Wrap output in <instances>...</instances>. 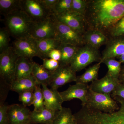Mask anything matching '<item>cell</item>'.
<instances>
[{"instance_id":"6da1fadb","label":"cell","mask_w":124,"mask_h":124,"mask_svg":"<svg viewBox=\"0 0 124 124\" xmlns=\"http://www.w3.org/2000/svg\"><path fill=\"white\" fill-rule=\"evenodd\" d=\"M86 31L94 29L106 35L124 16V0H88L84 14Z\"/></svg>"},{"instance_id":"7a4b0ae2","label":"cell","mask_w":124,"mask_h":124,"mask_svg":"<svg viewBox=\"0 0 124 124\" xmlns=\"http://www.w3.org/2000/svg\"><path fill=\"white\" fill-rule=\"evenodd\" d=\"M120 104L118 110L112 113H105L82 106L73 114L78 124H124V100L116 98Z\"/></svg>"},{"instance_id":"3957f363","label":"cell","mask_w":124,"mask_h":124,"mask_svg":"<svg viewBox=\"0 0 124 124\" xmlns=\"http://www.w3.org/2000/svg\"><path fill=\"white\" fill-rule=\"evenodd\" d=\"M5 17L6 29L16 39L29 35L35 22L22 10Z\"/></svg>"},{"instance_id":"277c9868","label":"cell","mask_w":124,"mask_h":124,"mask_svg":"<svg viewBox=\"0 0 124 124\" xmlns=\"http://www.w3.org/2000/svg\"><path fill=\"white\" fill-rule=\"evenodd\" d=\"M85 106L90 109L108 113L118 110L120 108L117 102L111 95L96 93L90 88Z\"/></svg>"},{"instance_id":"5b68a950","label":"cell","mask_w":124,"mask_h":124,"mask_svg":"<svg viewBox=\"0 0 124 124\" xmlns=\"http://www.w3.org/2000/svg\"><path fill=\"white\" fill-rule=\"evenodd\" d=\"M101 59V56L98 50L85 44L79 47L69 66L76 73L94 62H100Z\"/></svg>"},{"instance_id":"8992f818","label":"cell","mask_w":124,"mask_h":124,"mask_svg":"<svg viewBox=\"0 0 124 124\" xmlns=\"http://www.w3.org/2000/svg\"><path fill=\"white\" fill-rule=\"evenodd\" d=\"M19 57L10 46L0 54V78L10 84L15 80L16 62Z\"/></svg>"},{"instance_id":"52a82bcc","label":"cell","mask_w":124,"mask_h":124,"mask_svg":"<svg viewBox=\"0 0 124 124\" xmlns=\"http://www.w3.org/2000/svg\"><path fill=\"white\" fill-rule=\"evenodd\" d=\"M56 20L54 15L34 22L29 35L36 39L55 38Z\"/></svg>"},{"instance_id":"ba28073f","label":"cell","mask_w":124,"mask_h":124,"mask_svg":"<svg viewBox=\"0 0 124 124\" xmlns=\"http://www.w3.org/2000/svg\"><path fill=\"white\" fill-rule=\"evenodd\" d=\"M55 38L62 44L77 46L85 45L83 35L56 20Z\"/></svg>"},{"instance_id":"9c48e42d","label":"cell","mask_w":124,"mask_h":124,"mask_svg":"<svg viewBox=\"0 0 124 124\" xmlns=\"http://www.w3.org/2000/svg\"><path fill=\"white\" fill-rule=\"evenodd\" d=\"M13 47L19 57L32 59L34 57H37L41 59L35 40L30 36L16 39Z\"/></svg>"},{"instance_id":"30bf717a","label":"cell","mask_w":124,"mask_h":124,"mask_svg":"<svg viewBox=\"0 0 124 124\" xmlns=\"http://www.w3.org/2000/svg\"><path fill=\"white\" fill-rule=\"evenodd\" d=\"M76 72L71 69L69 65L59 66L56 70L53 72L49 86L53 89L58 90L68 83L75 82Z\"/></svg>"},{"instance_id":"8fae6325","label":"cell","mask_w":124,"mask_h":124,"mask_svg":"<svg viewBox=\"0 0 124 124\" xmlns=\"http://www.w3.org/2000/svg\"><path fill=\"white\" fill-rule=\"evenodd\" d=\"M58 22L66 24L84 35L86 31L84 16L69 11L54 16Z\"/></svg>"},{"instance_id":"7c38bea8","label":"cell","mask_w":124,"mask_h":124,"mask_svg":"<svg viewBox=\"0 0 124 124\" xmlns=\"http://www.w3.org/2000/svg\"><path fill=\"white\" fill-rule=\"evenodd\" d=\"M22 10L34 22H37L52 15L39 0H21Z\"/></svg>"},{"instance_id":"4fadbf2b","label":"cell","mask_w":124,"mask_h":124,"mask_svg":"<svg viewBox=\"0 0 124 124\" xmlns=\"http://www.w3.org/2000/svg\"><path fill=\"white\" fill-rule=\"evenodd\" d=\"M89 89L88 84L76 83L75 84L69 85L68 88L60 92V94L63 102L78 99L81 101L82 106H85Z\"/></svg>"},{"instance_id":"5bb4252c","label":"cell","mask_w":124,"mask_h":124,"mask_svg":"<svg viewBox=\"0 0 124 124\" xmlns=\"http://www.w3.org/2000/svg\"><path fill=\"white\" fill-rule=\"evenodd\" d=\"M120 83L119 79L112 77L106 73L103 77L97 79L89 85V88L92 91L100 93L111 95Z\"/></svg>"},{"instance_id":"9a60e30c","label":"cell","mask_w":124,"mask_h":124,"mask_svg":"<svg viewBox=\"0 0 124 124\" xmlns=\"http://www.w3.org/2000/svg\"><path fill=\"white\" fill-rule=\"evenodd\" d=\"M31 112L29 108L23 105H9L8 114L9 124H30Z\"/></svg>"},{"instance_id":"2e32d148","label":"cell","mask_w":124,"mask_h":124,"mask_svg":"<svg viewBox=\"0 0 124 124\" xmlns=\"http://www.w3.org/2000/svg\"><path fill=\"white\" fill-rule=\"evenodd\" d=\"M42 86L45 107L57 112L62 110L63 102L60 92L57 90L49 88L45 85H42Z\"/></svg>"},{"instance_id":"e0dca14e","label":"cell","mask_w":124,"mask_h":124,"mask_svg":"<svg viewBox=\"0 0 124 124\" xmlns=\"http://www.w3.org/2000/svg\"><path fill=\"white\" fill-rule=\"evenodd\" d=\"M107 44L101 55V63L105 59L117 58L124 54V36L113 37Z\"/></svg>"},{"instance_id":"ac0fdd59","label":"cell","mask_w":124,"mask_h":124,"mask_svg":"<svg viewBox=\"0 0 124 124\" xmlns=\"http://www.w3.org/2000/svg\"><path fill=\"white\" fill-rule=\"evenodd\" d=\"M83 36L85 44L98 50L102 45L107 44L109 40L105 33L98 30H87Z\"/></svg>"},{"instance_id":"d6986e66","label":"cell","mask_w":124,"mask_h":124,"mask_svg":"<svg viewBox=\"0 0 124 124\" xmlns=\"http://www.w3.org/2000/svg\"><path fill=\"white\" fill-rule=\"evenodd\" d=\"M35 63L32 59L28 58L23 57L18 58L16 62L14 81L31 76Z\"/></svg>"},{"instance_id":"ffe728a7","label":"cell","mask_w":124,"mask_h":124,"mask_svg":"<svg viewBox=\"0 0 124 124\" xmlns=\"http://www.w3.org/2000/svg\"><path fill=\"white\" fill-rule=\"evenodd\" d=\"M58 112L45 107L39 111L33 110L31 112L30 124H53Z\"/></svg>"},{"instance_id":"44dd1931","label":"cell","mask_w":124,"mask_h":124,"mask_svg":"<svg viewBox=\"0 0 124 124\" xmlns=\"http://www.w3.org/2000/svg\"><path fill=\"white\" fill-rule=\"evenodd\" d=\"M34 39L42 60L45 58H48L50 52L55 49H58L61 44V42L55 38Z\"/></svg>"},{"instance_id":"7402d4cb","label":"cell","mask_w":124,"mask_h":124,"mask_svg":"<svg viewBox=\"0 0 124 124\" xmlns=\"http://www.w3.org/2000/svg\"><path fill=\"white\" fill-rule=\"evenodd\" d=\"M40 85L33 76L14 81L11 84V90L18 93L24 91L35 89L36 86Z\"/></svg>"},{"instance_id":"603a6c76","label":"cell","mask_w":124,"mask_h":124,"mask_svg":"<svg viewBox=\"0 0 124 124\" xmlns=\"http://www.w3.org/2000/svg\"><path fill=\"white\" fill-rule=\"evenodd\" d=\"M53 72L45 68L43 65H40L35 62L31 75L39 84L48 86L49 84Z\"/></svg>"},{"instance_id":"cb8c5ba5","label":"cell","mask_w":124,"mask_h":124,"mask_svg":"<svg viewBox=\"0 0 124 124\" xmlns=\"http://www.w3.org/2000/svg\"><path fill=\"white\" fill-rule=\"evenodd\" d=\"M79 47L61 43L58 48L61 53V59L59 62L60 65H70Z\"/></svg>"},{"instance_id":"d4e9b609","label":"cell","mask_w":124,"mask_h":124,"mask_svg":"<svg viewBox=\"0 0 124 124\" xmlns=\"http://www.w3.org/2000/svg\"><path fill=\"white\" fill-rule=\"evenodd\" d=\"M101 64V63L99 62L89 67L82 75L77 76L76 83L87 84L89 82H92L98 79Z\"/></svg>"},{"instance_id":"484cf974","label":"cell","mask_w":124,"mask_h":124,"mask_svg":"<svg viewBox=\"0 0 124 124\" xmlns=\"http://www.w3.org/2000/svg\"><path fill=\"white\" fill-rule=\"evenodd\" d=\"M21 0H0V12L5 17L22 10Z\"/></svg>"},{"instance_id":"4316f807","label":"cell","mask_w":124,"mask_h":124,"mask_svg":"<svg viewBox=\"0 0 124 124\" xmlns=\"http://www.w3.org/2000/svg\"><path fill=\"white\" fill-rule=\"evenodd\" d=\"M102 63H104L107 67V74L114 78L119 79L122 66L121 63L119 61L115 58L107 59L103 60Z\"/></svg>"},{"instance_id":"83f0119b","label":"cell","mask_w":124,"mask_h":124,"mask_svg":"<svg viewBox=\"0 0 124 124\" xmlns=\"http://www.w3.org/2000/svg\"><path fill=\"white\" fill-rule=\"evenodd\" d=\"M73 119V114L70 108L63 107L58 112L53 124H70Z\"/></svg>"},{"instance_id":"f1b7e54d","label":"cell","mask_w":124,"mask_h":124,"mask_svg":"<svg viewBox=\"0 0 124 124\" xmlns=\"http://www.w3.org/2000/svg\"><path fill=\"white\" fill-rule=\"evenodd\" d=\"M40 85H39L36 86L34 91L33 105L34 109L33 110L37 112L41 111L45 107L44 95L42 89L40 88Z\"/></svg>"},{"instance_id":"f546056e","label":"cell","mask_w":124,"mask_h":124,"mask_svg":"<svg viewBox=\"0 0 124 124\" xmlns=\"http://www.w3.org/2000/svg\"><path fill=\"white\" fill-rule=\"evenodd\" d=\"M72 0H58L52 11L53 15H59L70 11Z\"/></svg>"},{"instance_id":"4dcf8cb0","label":"cell","mask_w":124,"mask_h":124,"mask_svg":"<svg viewBox=\"0 0 124 124\" xmlns=\"http://www.w3.org/2000/svg\"><path fill=\"white\" fill-rule=\"evenodd\" d=\"M34 90L24 91L19 94V100L22 102V105L27 107L33 104L34 101Z\"/></svg>"},{"instance_id":"1f68e13d","label":"cell","mask_w":124,"mask_h":124,"mask_svg":"<svg viewBox=\"0 0 124 124\" xmlns=\"http://www.w3.org/2000/svg\"><path fill=\"white\" fill-rule=\"evenodd\" d=\"M108 34L112 37L124 36V16L116 23Z\"/></svg>"},{"instance_id":"d6a6232c","label":"cell","mask_w":124,"mask_h":124,"mask_svg":"<svg viewBox=\"0 0 124 124\" xmlns=\"http://www.w3.org/2000/svg\"><path fill=\"white\" fill-rule=\"evenodd\" d=\"M9 32L6 28H1L0 30V52L2 53L10 46Z\"/></svg>"},{"instance_id":"836d02e7","label":"cell","mask_w":124,"mask_h":124,"mask_svg":"<svg viewBox=\"0 0 124 124\" xmlns=\"http://www.w3.org/2000/svg\"><path fill=\"white\" fill-rule=\"evenodd\" d=\"M11 85L5 80L0 78V104L5 103L9 90Z\"/></svg>"},{"instance_id":"e575fe53","label":"cell","mask_w":124,"mask_h":124,"mask_svg":"<svg viewBox=\"0 0 124 124\" xmlns=\"http://www.w3.org/2000/svg\"><path fill=\"white\" fill-rule=\"evenodd\" d=\"M88 0H72L71 11L84 15Z\"/></svg>"},{"instance_id":"d590c367","label":"cell","mask_w":124,"mask_h":124,"mask_svg":"<svg viewBox=\"0 0 124 124\" xmlns=\"http://www.w3.org/2000/svg\"><path fill=\"white\" fill-rule=\"evenodd\" d=\"M42 60L43 67L50 71L54 72L60 66L59 62L57 60L48 58H45Z\"/></svg>"},{"instance_id":"8d00e7d4","label":"cell","mask_w":124,"mask_h":124,"mask_svg":"<svg viewBox=\"0 0 124 124\" xmlns=\"http://www.w3.org/2000/svg\"><path fill=\"white\" fill-rule=\"evenodd\" d=\"M9 105L0 104V124H9L8 110Z\"/></svg>"},{"instance_id":"74e56055","label":"cell","mask_w":124,"mask_h":124,"mask_svg":"<svg viewBox=\"0 0 124 124\" xmlns=\"http://www.w3.org/2000/svg\"><path fill=\"white\" fill-rule=\"evenodd\" d=\"M39 0L46 9L51 13L52 15V10L58 0Z\"/></svg>"},{"instance_id":"f35d334b","label":"cell","mask_w":124,"mask_h":124,"mask_svg":"<svg viewBox=\"0 0 124 124\" xmlns=\"http://www.w3.org/2000/svg\"><path fill=\"white\" fill-rule=\"evenodd\" d=\"M111 97H118L124 100V84L120 83L112 93Z\"/></svg>"},{"instance_id":"ab89813d","label":"cell","mask_w":124,"mask_h":124,"mask_svg":"<svg viewBox=\"0 0 124 124\" xmlns=\"http://www.w3.org/2000/svg\"><path fill=\"white\" fill-rule=\"evenodd\" d=\"M61 57V53L59 49H55L50 52L49 54L48 58L57 60L59 62Z\"/></svg>"},{"instance_id":"60d3db41","label":"cell","mask_w":124,"mask_h":124,"mask_svg":"<svg viewBox=\"0 0 124 124\" xmlns=\"http://www.w3.org/2000/svg\"><path fill=\"white\" fill-rule=\"evenodd\" d=\"M119 79L121 83L124 84V65L122 66L121 67V71L120 73Z\"/></svg>"},{"instance_id":"b9f144b4","label":"cell","mask_w":124,"mask_h":124,"mask_svg":"<svg viewBox=\"0 0 124 124\" xmlns=\"http://www.w3.org/2000/svg\"><path fill=\"white\" fill-rule=\"evenodd\" d=\"M117 58L118 59L119 62L121 63H124V54L117 57Z\"/></svg>"},{"instance_id":"7bdbcfd3","label":"cell","mask_w":124,"mask_h":124,"mask_svg":"<svg viewBox=\"0 0 124 124\" xmlns=\"http://www.w3.org/2000/svg\"><path fill=\"white\" fill-rule=\"evenodd\" d=\"M70 124H78L77 123V122H76L75 120L74 119H74L72 120V121H71V122Z\"/></svg>"},{"instance_id":"ee69618b","label":"cell","mask_w":124,"mask_h":124,"mask_svg":"<svg viewBox=\"0 0 124 124\" xmlns=\"http://www.w3.org/2000/svg\"></svg>"}]
</instances>
